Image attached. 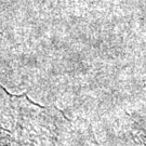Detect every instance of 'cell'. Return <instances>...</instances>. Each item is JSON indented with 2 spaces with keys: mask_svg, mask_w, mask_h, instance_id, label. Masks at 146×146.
Listing matches in <instances>:
<instances>
[{
  "mask_svg": "<svg viewBox=\"0 0 146 146\" xmlns=\"http://www.w3.org/2000/svg\"><path fill=\"white\" fill-rule=\"evenodd\" d=\"M135 140L137 141L140 146H146V129L143 127H136L135 128Z\"/></svg>",
  "mask_w": 146,
  "mask_h": 146,
  "instance_id": "cell-1",
  "label": "cell"
}]
</instances>
